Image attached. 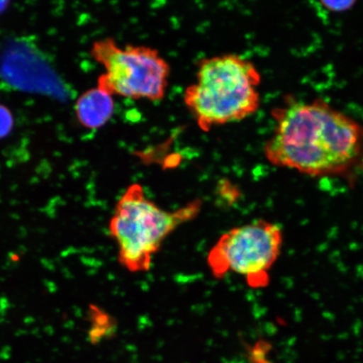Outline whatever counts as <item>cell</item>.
I'll use <instances>...</instances> for the list:
<instances>
[{
    "label": "cell",
    "mask_w": 363,
    "mask_h": 363,
    "mask_svg": "<svg viewBox=\"0 0 363 363\" xmlns=\"http://www.w3.org/2000/svg\"><path fill=\"white\" fill-rule=\"evenodd\" d=\"M263 152L272 165L312 178H349L363 169V126L324 99H289L272 112Z\"/></svg>",
    "instance_id": "6da1fadb"
},
{
    "label": "cell",
    "mask_w": 363,
    "mask_h": 363,
    "mask_svg": "<svg viewBox=\"0 0 363 363\" xmlns=\"http://www.w3.org/2000/svg\"><path fill=\"white\" fill-rule=\"evenodd\" d=\"M259 71L238 54H222L201 59L196 81L185 89L184 101L199 128L242 121L260 107Z\"/></svg>",
    "instance_id": "7a4b0ae2"
},
{
    "label": "cell",
    "mask_w": 363,
    "mask_h": 363,
    "mask_svg": "<svg viewBox=\"0 0 363 363\" xmlns=\"http://www.w3.org/2000/svg\"><path fill=\"white\" fill-rule=\"evenodd\" d=\"M196 199L175 211L158 207L146 196L143 186L131 184L120 201L110 223V231L119 248L121 264L131 272H146L152 256L169 235L201 212Z\"/></svg>",
    "instance_id": "3957f363"
},
{
    "label": "cell",
    "mask_w": 363,
    "mask_h": 363,
    "mask_svg": "<svg viewBox=\"0 0 363 363\" xmlns=\"http://www.w3.org/2000/svg\"><path fill=\"white\" fill-rule=\"evenodd\" d=\"M91 55L104 68L98 87L111 95L160 101L169 87L171 67L157 49L143 45L121 47L116 40H97Z\"/></svg>",
    "instance_id": "277c9868"
},
{
    "label": "cell",
    "mask_w": 363,
    "mask_h": 363,
    "mask_svg": "<svg viewBox=\"0 0 363 363\" xmlns=\"http://www.w3.org/2000/svg\"><path fill=\"white\" fill-rule=\"evenodd\" d=\"M283 244L284 233L278 224L258 220L222 235L208 253V264L216 278L235 272L244 276L252 288L265 287Z\"/></svg>",
    "instance_id": "5b68a950"
},
{
    "label": "cell",
    "mask_w": 363,
    "mask_h": 363,
    "mask_svg": "<svg viewBox=\"0 0 363 363\" xmlns=\"http://www.w3.org/2000/svg\"><path fill=\"white\" fill-rule=\"evenodd\" d=\"M115 111L113 95L97 87L82 94L75 104V113L81 125L99 129L106 125Z\"/></svg>",
    "instance_id": "8992f818"
},
{
    "label": "cell",
    "mask_w": 363,
    "mask_h": 363,
    "mask_svg": "<svg viewBox=\"0 0 363 363\" xmlns=\"http://www.w3.org/2000/svg\"><path fill=\"white\" fill-rule=\"evenodd\" d=\"M217 192L222 201L229 203L237 201L240 194L235 185L231 184L228 180L220 181L217 186Z\"/></svg>",
    "instance_id": "52a82bcc"
},
{
    "label": "cell",
    "mask_w": 363,
    "mask_h": 363,
    "mask_svg": "<svg viewBox=\"0 0 363 363\" xmlns=\"http://www.w3.org/2000/svg\"><path fill=\"white\" fill-rule=\"evenodd\" d=\"M13 125L12 113L9 108L0 106V139L11 133Z\"/></svg>",
    "instance_id": "ba28073f"
},
{
    "label": "cell",
    "mask_w": 363,
    "mask_h": 363,
    "mask_svg": "<svg viewBox=\"0 0 363 363\" xmlns=\"http://www.w3.org/2000/svg\"><path fill=\"white\" fill-rule=\"evenodd\" d=\"M322 6L333 12H344L350 10L357 0H320Z\"/></svg>",
    "instance_id": "9c48e42d"
},
{
    "label": "cell",
    "mask_w": 363,
    "mask_h": 363,
    "mask_svg": "<svg viewBox=\"0 0 363 363\" xmlns=\"http://www.w3.org/2000/svg\"><path fill=\"white\" fill-rule=\"evenodd\" d=\"M9 0H0V12H2L6 8Z\"/></svg>",
    "instance_id": "30bf717a"
}]
</instances>
